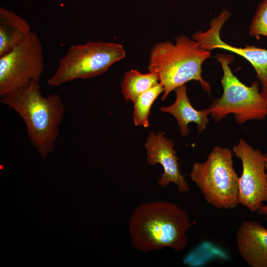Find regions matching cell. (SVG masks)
Masks as SVG:
<instances>
[{
  "mask_svg": "<svg viewBox=\"0 0 267 267\" xmlns=\"http://www.w3.org/2000/svg\"><path fill=\"white\" fill-rule=\"evenodd\" d=\"M125 56L123 45L113 42H89L72 45L59 60L47 83L56 87L76 79L95 77Z\"/></svg>",
  "mask_w": 267,
  "mask_h": 267,
  "instance_id": "obj_6",
  "label": "cell"
},
{
  "mask_svg": "<svg viewBox=\"0 0 267 267\" xmlns=\"http://www.w3.org/2000/svg\"><path fill=\"white\" fill-rule=\"evenodd\" d=\"M261 93L267 103V86L262 88Z\"/></svg>",
  "mask_w": 267,
  "mask_h": 267,
  "instance_id": "obj_18",
  "label": "cell"
},
{
  "mask_svg": "<svg viewBox=\"0 0 267 267\" xmlns=\"http://www.w3.org/2000/svg\"><path fill=\"white\" fill-rule=\"evenodd\" d=\"M40 81L0 97V102L13 109L25 124L32 145L42 158L51 153L59 134L65 108L61 97L53 93L44 96Z\"/></svg>",
  "mask_w": 267,
  "mask_h": 267,
  "instance_id": "obj_2",
  "label": "cell"
},
{
  "mask_svg": "<svg viewBox=\"0 0 267 267\" xmlns=\"http://www.w3.org/2000/svg\"><path fill=\"white\" fill-rule=\"evenodd\" d=\"M232 150L216 146L204 162L193 164L189 174L208 203L226 210L237 207L239 180Z\"/></svg>",
  "mask_w": 267,
  "mask_h": 267,
  "instance_id": "obj_5",
  "label": "cell"
},
{
  "mask_svg": "<svg viewBox=\"0 0 267 267\" xmlns=\"http://www.w3.org/2000/svg\"><path fill=\"white\" fill-rule=\"evenodd\" d=\"M230 15L228 10H223L217 17L212 20L209 29L205 32H196L192 34L191 38L198 42L204 49L209 50L222 49L244 57L251 64L262 88H264L267 86V49L254 45L238 47L222 41L220 32L223 25Z\"/></svg>",
  "mask_w": 267,
  "mask_h": 267,
  "instance_id": "obj_9",
  "label": "cell"
},
{
  "mask_svg": "<svg viewBox=\"0 0 267 267\" xmlns=\"http://www.w3.org/2000/svg\"><path fill=\"white\" fill-rule=\"evenodd\" d=\"M28 22L3 7L0 9V56L19 44L31 32Z\"/></svg>",
  "mask_w": 267,
  "mask_h": 267,
  "instance_id": "obj_13",
  "label": "cell"
},
{
  "mask_svg": "<svg viewBox=\"0 0 267 267\" xmlns=\"http://www.w3.org/2000/svg\"><path fill=\"white\" fill-rule=\"evenodd\" d=\"M236 242L241 258L252 267H267V228L256 221L242 222Z\"/></svg>",
  "mask_w": 267,
  "mask_h": 267,
  "instance_id": "obj_11",
  "label": "cell"
},
{
  "mask_svg": "<svg viewBox=\"0 0 267 267\" xmlns=\"http://www.w3.org/2000/svg\"><path fill=\"white\" fill-rule=\"evenodd\" d=\"M44 69L43 46L32 31L19 44L0 56V98L40 81Z\"/></svg>",
  "mask_w": 267,
  "mask_h": 267,
  "instance_id": "obj_7",
  "label": "cell"
},
{
  "mask_svg": "<svg viewBox=\"0 0 267 267\" xmlns=\"http://www.w3.org/2000/svg\"><path fill=\"white\" fill-rule=\"evenodd\" d=\"M158 75L149 72L141 73L136 70L126 72L121 84L122 93L128 100L134 101L139 95L159 83Z\"/></svg>",
  "mask_w": 267,
  "mask_h": 267,
  "instance_id": "obj_14",
  "label": "cell"
},
{
  "mask_svg": "<svg viewBox=\"0 0 267 267\" xmlns=\"http://www.w3.org/2000/svg\"><path fill=\"white\" fill-rule=\"evenodd\" d=\"M232 151L240 159L242 165V174L239 180V204L252 212H257L264 202H267L264 154L242 138Z\"/></svg>",
  "mask_w": 267,
  "mask_h": 267,
  "instance_id": "obj_8",
  "label": "cell"
},
{
  "mask_svg": "<svg viewBox=\"0 0 267 267\" xmlns=\"http://www.w3.org/2000/svg\"><path fill=\"white\" fill-rule=\"evenodd\" d=\"M175 91L176 98L174 103L170 106L161 107V111L170 113L176 118L182 136L188 134L189 131L188 125L190 123L197 125L199 134L203 132L209 121L208 118L210 114L209 108L202 110L195 109L187 96L185 85L177 88Z\"/></svg>",
  "mask_w": 267,
  "mask_h": 267,
  "instance_id": "obj_12",
  "label": "cell"
},
{
  "mask_svg": "<svg viewBox=\"0 0 267 267\" xmlns=\"http://www.w3.org/2000/svg\"><path fill=\"white\" fill-rule=\"evenodd\" d=\"M211 55V50L186 36L178 37L173 44L160 42L152 47L148 68L156 73L164 87L162 100L177 88L191 81H198L203 89L211 94L210 84L202 76V66Z\"/></svg>",
  "mask_w": 267,
  "mask_h": 267,
  "instance_id": "obj_3",
  "label": "cell"
},
{
  "mask_svg": "<svg viewBox=\"0 0 267 267\" xmlns=\"http://www.w3.org/2000/svg\"><path fill=\"white\" fill-rule=\"evenodd\" d=\"M164 90L163 86L159 83L134 100L133 118L135 126L145 128L149 126L148 118L150 108L154 100Z\"/></svg>",
  "mask_w": 267,
  "mask_h": 267,
  "instance_id": "obj_15",
  "label": "cell"
},
{
  "mask_svg": "<svg viewBox=\"0 0 267 267\" xmlns=\"http://www.w3.org/2000/svg\"><path fill=\"white\" fill-rule=\"evenodd\" d=\"M265 162L266 173L267 174V152L264 154ZM257 214L259 215H264L266 216V219L267 220V204L263 206L257 211Z\"/></svg>",
  "mask_w": 267,
  "mask_h": 267,
  "instance_id": "obj_17",
  "label": "cell"
},
{
  "mask_svg": "<svg viewBox=\"0 0 267 267\" xmlns=\"http://www.w3.org/2000/svg\"><path fill=\"white\" fill-rule=\"evenodd\" d=\"M190 226L185 210L174 203L162 201L138 206L129 224L133 246L144 253L166 247L182 250L188 243L186 232Z\"/></svg>",
  "mask_w": 267,
  "mask_h": 267,
  "instance_id": "obj_1",
  "label": "cell"
},
{
  "mask_svg": "<svg viewBox=\"0 0 267 267\" xmlns=\"http://www.w3.org/2000/svg\"><path fill=\"white\" fill-rule=\"evenodd\" d=\"M174 143L160 133H151L147 137L144 147L146 150L147 161L151 165L160 164L164 172L158 180L162 187L175 183L179 192L189 190V185L181 174L179 167L178 158L174 148Z\"/></svg>",
  "mask_w": 267,
  "mask_h": 267,
  "instance_id": "obj_10",
  "label": "cell"
},
{
  "mask_svg": "<svg viewBox=\"0 0 267 267\" xmlns=\"http://www.w3.org/2000/svg\"><path fill=\"white\" fill-rule=\"evenodd\" d=\"M249 34L256 38L260 36L267 37V0H263L258 5L249 27Z\"/></svg>",
  "mask_w": 267,
  "mask_h": 267,
  "instance_id": "obj_16",
  "label": "cell"
},
{
  "mask_svg": "<svg viewBox=\"0 0 267 267\" xmlns=\"http://www.w3.org/2000/svg\"><path fill=\"white\" fill-rule=\"evenodd\" d=\"M215 58L223 71V93L208 107L215 121L219 122L231 114L240 125L264 119L267 116V103L259 91V82L255 81L248 86L233 74L230 67L234 58L232 54L217 53Z\"/></svg>",
  "mask_w": 267,
  "mask_h": 267,
  "instance_id": "obj_4",
  "label": "cell"
}]
</instances>
